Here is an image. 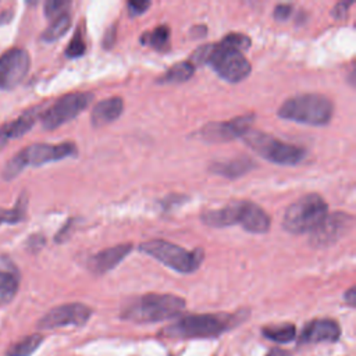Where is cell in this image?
I'll use <instances>...</instances> for the list:
<instances>
[{
    "label": "cell",
    "mask_w": 356,
    "mask_h": 356,
    "mask_svg": "<svg viewBox=\"0 0 356 356\" xmlns=\"http://www.w3.org/2000/svg\"><path fill=\"white\" fill-rule=\"evenodd\" d=\"M202 221L214 228L241 225L252 234H264L271 225L270 216L260 206L249 200H238L221 209L207 210L202 214Z\"/></svg>",
    "instance_id": "6da1fadb"
},
{
    "label": "cell",
    "mask_w": 356,
    "mask_h": 356,
    "mask_svg": "<svg viewBox=\"0 0 356 356\" xmlns=\"http://www.w3.org/2000/svg\"><path fill=\"white\" fill-rule=\"evenodd\" d=\"M185 309V300L171 293L142 295L121 310V318L132 323H159L177 317Z\"/></svg>",
    "instance_id": "7a4b0ae2"
},
{
    "label": "cell",
    "mask_w": 356,
    "mask_h": 356,
    "mask_svg": "<svg viewBox=\"0 0 356 356\" xmlns=\"http://www.w3.org/2000/svg\"><path fill=\"white\" fill-rule=\"evenodd\" d=\"M192 64H209L225 81L236 83L248 78L252 71L248 58L234 49L222 44H203L192 56Z\"/></svg>",
    "instance_id": "3957f363"
},
{
    "label": "cell",
    "mask_w": 356,
    "mask_h": 356,
    "mask_svg": "<svg viewBox=\"0 0 356 356\" xmlns=\"http://www.w3.org/2000/svg\"><path fill=\"white\" fill-rule=\"evenodd\" d=\"M242 320L239 314L228 313H206L191 314L179 318L164 328L163 335L168 338H211L232 328Z\"/></svg>",
    "instance_id": "277c9868"
},
{
    "label": "cell",
    "mask_w": 356,
    "mask_h": 356,
    "mask_svg": "<svg viewBox=\"0 0 356 356\" xmlns=\"http://www.w3.org/2000/svg\"><path fill=\"white\" fill-rule=\"evenodd\" d=\"M277 114L299 124L321 127L327 125L334 115L332 102L320 93H302L286 99Z\"/></svg>",
    "instance_id": "5b68a950"
},
{
    "label": "cell",
    "mask_w": 356,
    "mask_h": 356,
    "mask_svg": "<svg viewBox=\"0 0 356 356\" xmlns=\"http://www.w3.org/2000/svg\"><path fill=\"white\" fill-rule=\"evenodd\" d=\"M328 214V206L318 193H307L289 204L284 213L285 231L299 235L312 232Z\"/></svg>",
    "instance_id": "8992f818"
},
{
    "label": "cell",
    "mask_w": 356,
    "mask_h": 356,
    "mask_svg": "<svg viewBox=\"0 0 356 356\" xmlns=\"http://www.w3.org/2000/svg\"><path fill=\"white\" fill-rule=\"evenodd\" d=\"M139 250L181 274H191L196 271L204 257L203 249L196 248L193 250H188L164 239L146 241L139 246Z\"/></svg>",
    "instance_id": "52a82bcc"
},
{
    "label": "cell",
    "mask_w": 356,
    "mask_h": 356,
    "mask_svg": "<svg viewBox=\"0 0 356 356\" xmlns=\"http://www.w3.org/2000/svg\"><path fill=\"white\" fill-rule=\"evenodd\" d=\"M76 153H78L76 146L70 142L60 143V145H46V143L31 145L22 149L4 165L3 178L13 179L26 165H42L50 161H58L67 157H75Z\"/></svg>",
    "instance_id": "ba28073f"
},
{
    "label": "cell",
    "mask_w": 356,
    "mask_h": 356,
    "mask_svg": "<svg viewBox=\"0 0 356 356\" xmlns=\"http://www.w3.org/2000/svg\"><path fill=\"white\" fill-rule=\"evenodd\" d=\"M242 139L260 157L280 165H296L306 157V150L300 146L282 142L275 136L249 129Z\"/></svg>",
    "instance_id": "9c48e42d"
},
{
    "label": "cell",
    "mask_w": 356,
    "mask_h": 356,
    "mask_svg": "<svg viewBox=\"0 0 356 356\" xmlns=\"http://www.w3.org/2000/svg\"><path fill=\"white\" fill-rule=\"evenodd\" d=\"M92 99L93 95L89 92H74L63 96L40 114L43 128L56 129L74 120L88 107Z\"/></svg>",
    "instance_id": "30bf717a"
},
{
    "label": "cell",
    "mask_w": 356,
    "mask_h": 356,
    "mask_svg": "<svg viewBox=\"0 0 356 356\" xmlns=\"http://www.w3.org/2000/svg\"><path fill=\"white\" fill-rule=\"evenodd\" d=\"M254 118L256 115L253 113H249L222 122H209L202 127L195 134V136L207 143H221L242 138L249 129H252Z\"/></svg>",
    "instance_id": "8fae6325"
},
{
    "label": "cell",
    "mask_w": 356,
    "mask_h": 356,
    "mask_svg": "<svg viewBox=\"0 0 356 356\" xmlns=\"http://www.w3.org/2000/svg\"><path fill=\"white\" fill-rule=\"evenodd\" d=\"M353 225V216L335 211L327 214L325 218L310 232L309 242L314 248H327L338 242Z\"/></svg>",
    "instance_id": "7c38bea8"
},
{
    "label": "cell",
    "mask_w": 356,
    "mask_h": 356,
    "mask_svg": "<svg viewBox=\"0 0 356 356\" xmlns=\"http://www.w3.org/2000/svg\"><path fill=\"white\" fill-rule=\"evenodd\" d=\"M31 58L26 50L13 47L0 56V89H13L29 71Z\"/></svg>",
    "instance_id": "4fadbf2b"
},
{
    "label": "cell",
    "mask_w": 356,
    "mask_h": 356,
    "mask_svg": "<svg viewBox=\"0 0 356 356\" xmlns=\"http://www.w3.org/2000/svg\"><path fill=\"white\" fill-rule=\"evenodd\" d=\"M92 316V309L83 303L60 305L49 310L39 321L38 327L42 330H51L65 325H83Z\"/></svg>",
    "instance_id": "5bb4252c"
},
{
    "label": "cell",
    "mask_w": 356,
    "mask_h": 356,
    "mask_svg": "<svg viewBox=\"0 0 356 356\" xmlns=\"http://www.w3.org/2000/svg\"><path fill=\"white\" fill-rule=\"evenodd\" d=\"M341 337V328L335 320L316 318L309 321L300 334V343L335 342Z\"/></svg>",
    "instance_id": "9a60e30c"
},
{
    "label": "cell",
    "mask_w": 356,
    "mask_h": 356,
    "mask_svg": "<svg viewBox=\"0 0 356 356\" xmlns=\"http://www.w3.org/2000/svg\"><path fill=\"white\" fill-rule=\"evenodd\" d=\"M132 250L131 243H121L113 248H107L88 260V268L95 274H104L113 270L120 261H122L127 254Z\"/></svg>",
    "instance_id": "2e32d148"
},
{
    "label": "cell",
    "mask_w": 356,
    "mask_h": 356,
    "mask_svg": "<svg viewBox=\"0 0 356 356\" xmlns=\"http://www.w3.org/2000/svg\"><path fill=\"white\" fill-rule=\"evenodd\" d=\"M39 108L40 107L26 110L17 120H14L13 122H8L0 128V149L4 147L6 143L10 142L11 139L19 138L24 134H26L35 125V121L39 117V111H38Z\"/></svg>",
    "instance_id": "e0dca14e"
},
{
    "label": "cell",
    "mask_w": 356,
    "mask_h": 356,
    "mask_svg": "<svg viewBox=\"0 0 356 356\" xmlns=\"http://www.w3.org/2000/svg\"><path fill=\"white\" fill-rule=\"evenodd\" d=\"M122 110H124V100L118 96L108 97V99L99 102L93 107L92 115H90L93 127L99 128V127L111 124L122 114Z\"/></svg>",
    "instance_id": "ac0fdd59"
},
{
    "label": "cell",
    "mask_w": 356,
    "mask_h": 356,
    "mask_svg": "<svg viewBox=\"0 0 356 356\" xmlns=\"http://www.w3.org/2000/svg\"><path fill=\"white\" fill-rule=\"evenodd\" d=\"M254 167H256V163L252 159L236 157V159H231L227 161L213 163L210 165V171L217 175H222L225 178L234 179V178H239V177L248 174Z\"/></svg>",
    "instance_id": "d6986e66"
},
{
    "label": "cell",
    "mask_w": 356,
    "mask_h": 356,
    "mask_svg": "<svg viewBox=\"0 0 356 356\" xmlns=\"http://www.w3.org/2000/svg\"><path fill=\"white\" fill-rule=\"evenodd\" d=\"M195 74V65L191 61H181L174 64L167 72H164L157 83H182L192 78Z\"/></svg>",
    "instance_id": "ffe728a7"
},
{
    "label": "cell",
    "mask_w": 356,
    "mask_h": 356,
    "mask_svg": "<svg viewBox=\"0 0 356 356\" xmlns=\"http://www.w3.org/2000/svg\"><path fill=\"white\" fill-rule=\"evenodd\" d=\"M170 42V28L167 25H159L152 31L143 32L140 36V43L150 46L156 50H165Z\"/></svg>",
    "instance_id": "44dd1931"
},
{
    "label": "cell",
    "mask_w": 356,
    "mask_h": 356,
    "mask_svg": "<svg viewBox=\"0 0 356 356\" xmlns=\"http://www.w3.org/2000/svg\"><path fill=\"white\" fill-rule=\"evenodd\" d=\"M261 332L270 341L286 343L295 338L296 328L293 324L284 323V324H277V325H267L261 330Z\"/></svg>",
    "instance_id": "7402d4cb"
},
{
    "label": "cell",
    "mask_w": 356,
    "mask_h": 356,
    "mask_svg": "<svg viewBox=\"0 0 356 356\" xmlns=\"http://www.w3.org/2000/svg\"><path fill=\"white\" fill-rule=\"evenodd\" d=\"M71 26V15L68 13H64L53 19V22L43 31L42 39L44 42H54L58 40L61 36L67 33V31Z\"/></svg>",
    "instance_id": "603a6c76"
},
{
    "label": "cell",
    "mask_w": 356,
    "mask_h": 356,
    "mask_svg": "<svg viewBox=\"0 0 356 356\" xmlns=\"http://www.w3.org/2000/svg\"><path fill=\"white\" fill-rule=\"evenodd\" d=\"M43 337L40 334H31L13 346L8 348L7 356H31L42 343Z\"/></svg>",
    "instance_id": "cb8c5ba5"
},
{
    "label": "cell",
    "mask_w": 356,
    "mask_h": 356,
    "mask_svg": "<svg viewBox=\"0 0 356 356\" xmlns=\"http://www.w3.org/2000/svg\"><path fill=\"white\" fill-rule=\"evenodd\" d=\"M18 291V278L15 274L0 270V305L8 303Z\"/></svg>",
    "instance_id": "d4e9b609"
},
{
    "label": "cell",
    "mask_w": 356,
    "mask_h": 356,
    "mask_svg": "<svg viewBox=\"0 0 356 356\" xmlns=\"http://www.w3.org/2000/svg\"><path fill=\"white\" fill-rule=\"evenodd\" d=\"M25 209H26V197H25V193H22L18 203L13 209H10V210L0 209V224H3V222L15 224V222L24 220Z\"/></svg>",
    "instance_id": "484cf974"
},
{
    "label": "cell",
    "mask_w": 356,
    "mask_h": 356,
    "mask_svg": "<svg viewBox=\"0 0 356 356\" xmlns=\"http://www.w3.org/2000/svg\"><path fill=\"white\" fill-rule=\"evenodd\" d=\"M220 44L242 53L243 50H248L250 47V38L245 33L232 32V33H228L227 36H224L222 40L220 42Z\"/></svg>",
    "instance_id": "4316f807"
},
{
    "label": "cell",
    "mask_w": 356,
    "mask_h": 356,
    "mask_svg": "<svg viewBox=\"0 0 356 356\" xmlns=\"http://www.w3.org/2000/svg\"><path fill=\"white\" fill-rule=\"evenodd\" d=\"M85 51H86V44H85L82 32L79 29H76L74 38L70 40V44L65 49V56L70 58H74V57L82 56Z\"/></svg>",
    "instance_id": "83f0119b"
},
{
    "label": "cell",
    "mask_w": 356,
    "mask_h": 356,
    "mask_svg": "<svg viewBox=\"0 0 356 356\" xmlns=\"http://www.w3.org/2000/svg\"><path fill=\"white\" fill-rule=\"evenodd\" d=\"M70 6L68 1H58V0H51L44 4V15L47 18H56L64 13H67V7Z\"/></svg>",
    "instance_id": "f1b7e54d"
},
{
    "label": "cell",
    "mask_w": 356,
    "mask_h": 356,
    "mask_svg": "<svg viewBox=\"0 0 356 356\" xmlns=\"http://www.w3.org/2000/svg\"><path fill=\"white\" fill-rule=\"evenodd\" d=\"M150 6H152L150 1H139V0H131V1L127 3L129 17H138V15L146 13V10Z\"/></svg>",
    "instance_id": "f546056e"
},
{
    "label": "cell",
    "mask_w": 356,
    "mask_h": 356,
    "mask_svg": "<svg viewBox=\"0 0 356 356\" xmlns=\"http://www.w3.org/2000/svg\"><path fill=\"white\" fill-rule=\"evenodd\" d=\"M353 4V1H341L338 3L332 10H331V15L335 18V19H346L348 18V14H349V7Z\"/></svg>",
    "instance_id": "4dcf8cb0"
},
{
    "label": "cell",
    "mask_w": 356,
    "mask_h": 356,
    "mask_svg": "<svg viewBox=\"0 0 356 356\" xmlns=\"http://www.w3.org/2000/svg\"><path fill=\"white\" fill-rule=\"evenodd\" d=\"M292 14V6L289 4H278L274 8V18L280 22L286 21Z\"/></svg>",
    "instance_id": "1f68e13d"
},
{
    "label": "cell",
    "mask_w": 356,
    "mask_h": 356,
    "mask_svg": "<svg viewBox=\"0 0 356 356\" xmlns=\"http://www.w3.org/2000/svg\"><path fill=\"white\" fill-rule=\"evenodd\" d=\"M115 25L113 26V28H110L107 32H106V35H104V40H103V44H104V47L106 49H108V47H111L113 44H114V40H115Z\"/></svg>",
    "instance_id": "d6a6232c"
},
{
    "label": "cell",
    "mask_w": 356,
    "mask_h": 356,
    "mask_svg": "<svg viewBox=\"0 0 356 356\" xmlns=\"http://www.w3.org/2000/svg\"><path fill=\"white\" fill-rule=\"evenodd\" d=\"M345 300L350 305V306H355V300H356V295H355V288L352 286V288H349L348 289V292L345 293Z\"/></svg>",
    "instance_id": "836d02e7"
}]
</instances>
